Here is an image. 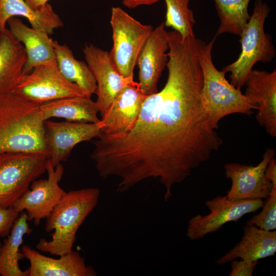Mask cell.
Wrapping results in <instances>:
<instances>
[{
  "label": "cell",
  "mask_w": 276,
  "mask_h": 276,
  "mask_svg": "<svg viewBox=\"0 0 276 276\" xmlns=\"http://www.w3.org/2000/svg\"><path fill=\"white\" fill-rule=\"evenodd\" d=\"M20 250L30 262L29 276H96L97 272L85 264L84 258L78 251L72 250L58 259L47 257L28 245Z\"/></svg>",
  "instance_id": "cell-17"
},
{
  "label": "cell",
  "mask_w": 276,
  "mask_h": 276,
  "mask_svg": "<svg viewBox=\"0 0 276 276\" xmlns=\"http://www.w3.org/2000/svg\"><path fill=\"white\" fill-rule=\"evenodd\" d=\"M39 108L44 121L56 118L76 122L97 123L100 121L96 102L86 96L54 100L39 105Z\"/></svg>",
  "instance_id": "cell-22"
},
{
  "label": "cell",
  "mask_w": 276,
  "mask_h": 276,
  "mask_svg": "<svg viewBox=\"0 0 276 276\" xmlns=\"http://www.w3.org/2000/svg\"><path fill=\"white\" fill-rule=\"evenodd\" d=\"M220 19L216 37L224 33L240 36L250 15L248 7L250 0H214Z\"/></svg>",
  "instance_id": "cell-25"
},
{
  "label": "cell",
  "mask_w": 276,
  "mask_h": 276,
  "mask_svg": "<svg viewBox=\"0 0 276 276\" xmlns=\"http://www.w3.org/2000/svg\"><path fill=\"white\" fill-rule=\"evenodd\" d=\"M83 52L96 81L95 102L102 116L117 94L133 81V78L120 74L107 51L90 44L85 45Z\"/></svg>",
  "instance_id": "cell-13"
},
{
  "label": "cell",
  "mask_w": 276,
  "mask_h": 276,
  "mask_svg": "<svg viewBox=\"0 0 276 276\" xmlns=\"http://www.w3.org/2000/svg\"><path fill=\"white\" fill-rule=\"evenodd\" d=\"M2 245V243L0 241V251H1Z\"/></svg>",
  "instance_id": "cell-32"
},
{
  "label": "cell",
  "mask_w": 276,
  "mask_h": 276,
  "mask_svg": "<svg viewBox=\"0 0 276 276\" xmlns=\"http://www.w3.org/2000/svg\"><path fill=\"white\" fill-rule=\"evenodd\" d=\"M147 95L139 83H128L115 96L100 119L102 133L117 134L129 131L135 124Z\"/></svg>",
  "instance_id": "cell-15"
},
{
  "label": "cell",
  "mask_w": 276,
  "mask_h": 276,
  "mask_svg": "<svg viewBox=\"0 0 276 276\" xmlns=\"http://www.w3.org/2000/svg\"><path fill=\"white\" fill-rule=\"evenodd\" d=\"M166 6L165 27L177 32L182 38H195L196 23L193 11L189 7L190 0H165Z\"/></svg>",
  "instance_id": "cell-26"
},
{
  "label": "cell",
  "mask_w": 276,
  "mask_h": 276,
  "mask_svg": "<svg viewBox=\"0 0 276 276\" xmlns=\"http://www.w3.org/2000/svg\"><path fill=\"white\" fill-rule=\"evenodd\" d=\"M20 213L12 206L8 208L0 207V237H7L9 235Z\"/></svg>",
  "instance_id": "cell-28"
},
{
  "label": "cell",
  "mask_w": 276,
  "mask_h": 276,
  "mask_svg": "<svg viewBox=\"0 0 276 276\" xmlns=\"http://www.w3.org/2000/svg\"><path fill=\"white\" fill-rule=\"evenodd\" d=\"M58 68L68 81L76 84L85 96L91 97L96 89V81L87 63L76 59L66 44L53 40Z\"/></svg>",
  "instance_id": "cell-24"
},
{
  "label": "cell",
  "mask_w": 276,
  "mask_h": 276,
  "mask_svg": "<svg viewBox=\"0 0 276 276\" xmlns=\"http://www.w3.org/2000/svg\"><path fill=\"white\" fill-rule=\"evenodd\" d=\"M122 4L129 9H134L141 6H151L159 0H121Z\"/></svg>",
  "instance_id": "cell-30"
},
{
  "label": "cell",
  "mask_w": 276,
  "mask_h": 276,
  "mask_svg": "<svg viewBox=\"0 0 276 276\" xmlns=\"http://www.w3.org/2000/svg\"><path fill=\"white\" fill-rule=\"evenodd\" d=\"M100 191L87 188L66 192L46 218L45 230L54 231L52 239H41L36 248L52 255H66L73 249L77 231L96 206Z\"/></svg>",
  "instance_id": "cell-3"
},
{
  "label": "cell",
  "mask_w": 276,
  "mask_h": 276,
  "mask_svg": "<svg viewBox=\"0 0 276 276\" xmlns=\"http://www.w3.org/2000/svg\"><path fill=\"white\" fill-rule=\"evenodd\" d=\"M275 151L267 148L262 160L257 166L229 163L224 165L225 175L231 179L232 186L226 197L232 200L262 199L269 195L272 185L266 176L265 170Z\"/></svg>",
  "instance_id": "cell-11"
},
{
  "label": "cell",
  "mask_w": 276,
  "mask_h": 276,
  "mask_svg": "<svg viewBox=\"0 0 276 276\" xmlns=\"http://www.w3.org/2000/svg\"><path fill=\"white\" fill-rule=\"evenodd\" d=\"M245 85L244 95L257 105L259 124L271 136H276V70H252Z\"/></svg>",
  "instance_id": "cell-16"
},
{
  "label": "cell",
  "mask_w": 276,
  "mask_h": 276,
  "mask_svg": "<svg viewBox=\"0 0 276 276\" xmlns=\"http://www.w3.org/2000/svg\"><path fill=\"white\" fill-rule=\"evenodd\" d=\"M26 60L24 45L6 28L0 38V96L12 93Z\"/></svg>",
  "instance_id": "cell-21"
},
{
  "label": "cell",
  "mask_w": 276,
  "mask_h": 276,
  "mask_svg": "<svg viewBox=\"0 0 276 276\" xmlns=\"http://www.w3.org/2000/svg\"><path fill=\"white\" fill-rule=\"evenodd\" d=\"M165 27L164 21L153 29L137 58L139 83L147 96L157 91L158 80L168 60V32Z\"/></svg>",
  "instance_id": "cell-14"
},
{
  "label": "cell",
  "mask_w": 276,
  "mask_h": 276,
  "mask_svg": "<svg viewBox=\"0 0 276 276\" xmlns=\"http://www.w3.org/2000/svg\"><path fill=\"white\" fill-rule=\"evenodd\" d=\"M215 40L214 37L206 43L196 38L203 74L202 102L212 125L217 129L219 121L223 117L233 113L250 116L253 113L252 109H257L258 107L251 99L226 79L225 72L215 67L212 55Z\"/></svg>",
  "instance_id": "cell-4"
},
{
  "label": "cell",
  "mask_w": 276,
  "mask_h": 276,
  "mask_svg": "<svg viewBox=\"0 0 276 276\" xmlns=\"http://www.w3.org/2000/svg\"><path fill=\"white\" fill-rule=\"evenodd\" d=\"M113 46L110 57L120 74L133 78L139 54L153 28L144 25L119 7L111 9Z\"/></svg>",
  "instance_id": "cell-6"
},
{
  "label": "cell",
  "mask_w": 276,
  "mask_h": 276,
  "mask_svg": "<svg viewBox=\"0 0 276 276\" xmlns=\"http://www.w3.org/2000/svg\"><path fill=\"white\" fill-rule=\"evenodd\" d=\"M48 157L42 154H0V207H11L31 183L47 171Z\"/></svg>",
  "instance_id": "cell-8"
},
{
  "label": "cell",
  "mask_w": 276,
  "mask_h": 276,
  "mask_svg": "<svg viewBox=\"0 0 276 276\" xmlns=\"http://www.w3.org/2000/svg\"><path fill=\"white\" fill-rule=\"evenodd\" d=\"M270 11L265 2L255 1L252 13L239 36L241 53L235 61L222 68L225 73H231L230 83L238 89L245 85L256 62H269L275 56L271 37L264 29Z\"/></svg>",
  "instance_id": "cell-5"
},
{
  "label": "cell",
  "mask_w": 276,
  "mask_h": 276,
  "mask_svg": "<svg viewBox=\"0 0 276 276\" xmlns=\"http://www.w3.org/2000/svg\"><path fill=\"white\" fill-rule=\"evenodd\" d=\"M2 32L1 31V30L0 29V38H1V36L2 35Z\"/></svg>",
  "instance_id": "cell-33"
},
{
  "label": "cell",
  "mask_w": 276,
  "mask_h": 276,
  "mask_svg": "<svg viewBox=\"0 0 276 276\" xmlns=\"http://www.w3.org/2000/svg\"><path fill=\"white\" fill-rule=\"evenodd\" d=\"M12 94L38 105L64 98L85 96L76 84L63 76L55 59L23 74Z\"/></svg>",
  "instance_id": "cell-7"
},
{
  "label": "cell",
  "mask_w": 276,
  "mask_h": 276,
  "mask_svg": "<svg viewBox=\"0 0 276 276\" xmlns=\"http://www.w3.org/2000/svg\"><path fill=\"white\" fill-rule=\"evenodd\" d=\"M13 36L24 47L27 60L23 74L30 73L35 67L55 59L53 39L46 33L26 26L16 17L7 21Z\"/></svg>",
  "instance_id": "cell-18"
},
{
  "label": "cell",
  "mask_w": 276,
  "mask_h": 276,
  "mask_svg": "<svg viewBox=\"0 0 276 276\" xmlns=\"http://www.w3.org/2000/svg\"><path fill=\"white\" fill-rule=\"evenodd\" d=\"M231 262L230 276H251L258 261L233 260Z\"/></svg>",
  "instance_id": "cell-29"
},
{
  "label": "cell",
  "mask_w": 276,
  "mask_h": 276,
  "mask_svg": "<svg viewBox=\"0 0 276 276\" xmlns=\"http://www.w3.org/2000/svg\"><path fill=\"white\" fill-rule=\"evenodd\" d=\"M210 213L204 216L198 214L189 221L186 236L191 240L202 238L219 230L225 223L237 221L245 214L262 208V199L232 200L226 196H218L205 202Z\"/></svg>",
  "instance_id": "cell-9"
},
{
  "label": "cell",
  "mask_w": 276,
  "mask_h": 276,
  "mask_svg": "<svg viewBox=\"0 0 276 276\" xmlns=\"http://www.w3.org/2000/svg\"><path fill=\"white\" fill-rule=\"evenodd\" d=\"M262 208V211L248 220L246 225H255L266 231H273L276 228V185L272 186Z\"/></svg>",
  "instance_id": "cell-27"
},
{
  "label": "cell",
  "mask_w": 276,
  "mask_h": 276,
  "mask_svg": "<svg viewBox=\"0 0 276 276\" xmlns=\"http://www.w3.org/2000/svg\"><path fill=\"white\" fill-rule=\"evenodd\" d=\"M101 133L100 121L91 123L45 121L44 141L49 162L55 167L67 160L78 144L98 137Z\"/></svg>",
  "instance_id": "cell-12"
},
{
  "label": "cell",
  "mask_w": 276,
  "mask_h": 276,
  "mask_svg": "<svg viewBox=\"0 0 276 276\" xmlns=\"http://www.w3.org/2000/svg\"><path fill=\"white\" fill-rule=\"evenodd\" d=\"M47 171L48 178L34 180L12 206L18 212L26 211L28 221H33L36 225L49 216L66 193L59 184L64 173L62 165L53 167L48 159Z\"/></svg>",
  "instance_id": "cell-10"
},
{
  "label": "cell",
  "mask_w": 276,
  "mask_h": 276,
  "mask_svg": "<svg viewBox=\"0 0 276 276\" xmlns=\"http://www.w3.org/2000/svg\"><path fill=\"white\" fill-rule=\"evenodd\" d=\"M26 212H20L10 233L2 243L0 251V275L2 276H29V269L22 270L19 261L24 257L20 250L24 237L31 233Z\"/></svg>",
  "instance_id": "cell-23"
},
{
  "label": "cell",
  "mask_w": 276,
  "mask_h": 276,
  "mask_svg": "<svg viewBox=\"0 0 276 276\" xmlns=\"http://www.w3.org/2000/svg\"><path fill=\"white\" fill-rule=\"evenodd\" d=\"M167 82L147 96L139 118L128 132L103 133L90 154L99 175L120 181L117 191H127L149 178H158L167 201L175 183L209 160L223 141L201 100L203 74L196 38L168 32Z\"/></svg>",
  "instance_id": "cell-1"
},
{
  "label": "cell",
  "mask_w": 276,
  "mask_h": 276,
  "mask_svg": "<svg viewBox=\"0 0 276 276\" xmlns=\"http://www.w3.org/2000/svg\"><path fill=\"white\" fill-rule=\"evenodd\" d=\"M39 105L12 93L0 96V154H49L44 141V123Z\"/></svg>",
  "instance_id": "cell-2"
},
{
  "label": "cell",
  "mask_w": 276,
  "mask_h": 276,
  "mask_svg": "<svg viewBox=\"0 0 276 276\" xmlns=\"http://www.w3.org/2000/svg\"><path fill=\"white\" fill-rule=\"evenodd\" d=\"M34 10H38L43 8L49 0H25Z\"/></svg>",
  "instance_id": "cell-31"
},
{
  "label": "cell",
  "mask_w": 276,
  "mask_h": 276,
  "mask_svg": "<svg viewBox=\"0 0 276 276\" xmlns=\"http://www.w3.org/2000/svg\"><path fill=\"white\" fill-rule=\"evenodd\" d=\"M276 251V232L266 231L255 225H246L241 240L219 258L215 263L223 265L240 258L249 261L273 256Z\"/></svg>",
  "instance_id": "cell-19"
},
{
  "label": "cell",
  "mask_w": 276,
  "mask_h": 276,
  "mask_svg": "<svg viewBox=\"0 0 276 276\" xmlns=\"http://www.w3.org/2000/svg\"><path fill=\"white\" fill-rule=\"evenodd\" d=\"M17 16L25 17L31 27L49 35H51L55 29L63 26L59 16L48 3L40 10H35L25 0H0V29L2 32L7 28L8 20Z\"/></svg>",
  "instance_id": "cell-20"
}]
</instances>
